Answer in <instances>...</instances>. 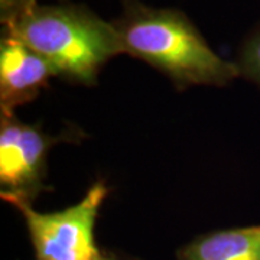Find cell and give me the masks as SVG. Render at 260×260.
Segmentation results:
<instances>
[{
	"label": "cell",
	"mask_w": 260,
	"mask_h": 260,
	"mask_svg": "<svg viewBox=\"0 0 260 260\" xmlns=\"http://www.w3.org/2000/svg\"><path fill=\"white\" fill-rule=\"evenodd\" d=\"M102 260H140V259H138V257H133V256H127V254H123V253H117V251L104 250V249H103Z\"/></svg>",
	"instance_id": "9"
},
{
	"label": "cell",
	"mask_w": 260,
	"mask_h": 260,
	"mask_svg": "<svg viewBox=\"0 0 260 260\" xmlns=\"http://www.w3.org/2000/svg\"><path fill=\"white\" fill-rule=\"evenodd\" d=\"M51 77V65L9 32L0 39V112L15 113L16 107L37 99Z\"/></svg>",
	"instance_id": "5"
},
{
	"label": "cell",
	"mask_w": 260,
	"mask_h": 260,
	"mask_svg": "<svg viewBox=\"0 0 260 260\" xmlns=\"http://www.w3.org/2000/svg\"><path fill=\"white\" fill-rule=\"evenodd\" d=\"M3 30L37 51L55 77L80 85L97 84L103 67L123 54L113 22L84 5L39 3Z\"/></svg>",
	"instance_id": "2"
},
{
	"label": "cell",
	"mask_w": 260,
	"mask_h": 260,
	"mask_svg": "<svg viewBox=\"0 0 260 260\" xmlns=\"http://www.w3.org/2000/svg\"><path fill=\"white\" fill-rule=\"evenodd\" d=\"M67 139L51 136L39 126L0 112V195L3 201L34 203L47 191V159L51 148Z\"/></svg>",
	"instance_id": "4"
},
{
	"label": "cell",
	"mask_w": 260,
	"mask_h": 260,
	"mask_svg": "<svg viewBox=\"0 0 260 260\" xmlns=\"http://www.w3.org/2000/svg\"><path fill=\"white\" fill-rule=\"evenodd\" d=\"M109 192V186L100 179L77 204L55 213H39L28 201L6 203L22 214L35 260H102L103 249L95 243L94 230Z\"/></svg>",
	"instance_id": "3"
},
{
	"label": "cell",
	"mask_w": 260,
	"mask_h": 260,
	"mask_svg": "<svg viewBox=\"0 0 260 260\" xmlns=\"http://www.w3.org/2000/svg\"><path fill=\"white\" fill-rule=\"evenodd\" d=\"M234 64L240 77L260 88V25L244 38Z\"/></svg>",
	"instance_id": "7"
},
{
	"label": "cell",
	"mask_w": 260,
	"mask_h": 260,
	"mask_svg": "<svg viewBox=\"0 0 260 260\" xmlns=\"http://www.w3.org/2000/svg\"><path fill=\"white\" fill-rule=\"evenodd\" d=\"M39 0H0V22L2 26H9L28 12L37 8Z\"/></svg>",
	"instance_id": "8"
},
{
	"label": "cell",
	"mask_w": 260,
	"mask_h": 260,
	"mask_svg": "<svg viewBox=\"0 0 260 260\" xmlns=\"http://www.w3.org/2000/svg\"><path fill=\"white\" fill-rule=\"evenodd\" d=\"M112 22L123 54L156 68L177 88L225 87L240 77L236 64L215 54L181 10L123 0V12Z\"/></svg>",
	"instance_id": "1"
},
{
	"label": "cell",
	"mask_w": 260,
	"mask_h": 260,
	"mask_svg": "<svg viewBox=\"0 0 260 260\" xmlns=\"http://www.w3.org/2000/svg\"><path fill=\"white\" fill-rule=\"evenodd\" d=\"M177 260H260V224L200 234L177 251Z\"/></svg>",
	"instance_id": "6"
}]
</instances>
